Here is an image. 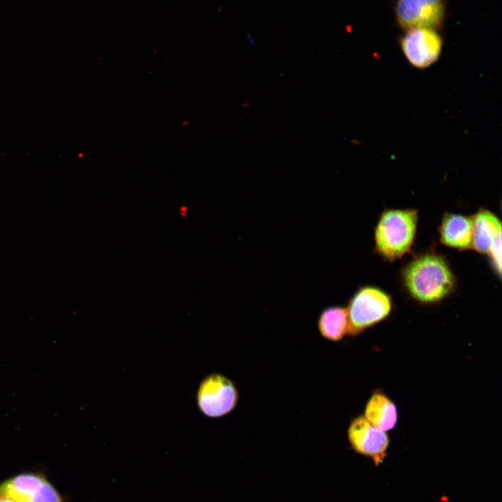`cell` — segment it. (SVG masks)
Wrapping results in <instances>:
<instances>
[{
	"mask_svg": "<svg viewBox=\"0 0 502 502\" xmlns=\"http://www.w3.org/2000/svg\"><path fill=\"white\" fill-rule=\"evenodd\" d=\"M401 279L408 295L423 304L443 301L456 287V277L448 261L434 252L413 257L402 268Z\"/></svg>",
	"mask_w": 502,
	"mask_h": 502,
	"instance_id": "obj_1",
	"label": "cell"
},
{
	"mask_svg": "<svg viewBox=\"0 0 502 502\" xmlns=\"http://www.w3.org/2000/svg\"><path fill=\"white\" fill-rule=\"evenodd\" d=\"M418 211L414 208H390L380 214L374 228V251L393 261L408 253L414 243Z\"/></svg>",
	"mask_w": 502,
	"mask_h": 502,
	"instance_id": "obj_2",
	"label": "cell"
},
{
	"mask_svg": "<svg viewBox=\"0 0 502 502\" xmlns=\"http://www.w3.org/2000/svg\"><path fill=\"white\" fill-rule=\"evenodd\" d=\"M346 310L347 335L354 337L388 317L393 310V301L383 289L365 285L352 295Z\"/></svg>",
	"mask_w": 502,
	"mask_h": 502,
	"instance_id": "obj_3",
	"label": "cell"
},
{
	"mask_svg": "<svg viewBox=\"0 0 502 502\" xmlns=\"http://www.w3.org/2000/svg\"><path fill=\"white\" fill-rule=\"evenodd\" d=\"M238 399V390L227 376L215 373L201 381L197 392V404L204 416L215 418L231 412Z\"/></svg>",
	"mask_w": 502,
	"mask_h": 502,
	"instance_id": "obj_4",
	"label": "cell"
},
{
	"mask_svg": "<svg viewBox=\"0 0 502 502\" xmlns=\"http://www.w3.org/2000/svg\"><path fill=\"white\" fill-rule=\"evenodd\" d=\"M406 31L400 45L407 61L418 68H425L434 63L440 56L443 45L436 30L413 28Z\"/></svg>",
	"mask_w": 502,
	"mask_h": 502,
	"instance_id": "obj_5",
	"label": "cell"
},
{
	"mask_svg": "<svg viewBox=\"0 0 502 502\" xmlns=\"http://www.w3.org/2000/svg\"><path fill=\"white\" fill-rule=\"evenodd\" d=\"M395 16L404 29L430 28L436 30L445 17L443 0H397Z\"/></svg>",
	"mask_w": 502,
	"mask_h": 502,
	"instance_id": "obj_6",
	"label": "cell"
},
{
	"mask_svg": "<svg viewBox=\"0 0 502 502\" xmlns=\"http://www.w3.org/2000/svg\"><path fill=\"white\" fill-rule=\"evenodd\" d=\"M349 442L358 454L370 458L376 466L387 455L390 439L386 432L372 425L363 416L355 418L347 429Z\"/></svg>",
	"mask_w": 502,
	"mask_h": 502,
	"instance_id": "obj_7",
	"label": "cell"
},
{
	"mask_svg": "<svg viewBox=\"0 0 502 502\" xmlns=\"http://www.w3.org/2000/svg\"><path fill=\"white\" fill-rule=\"evenodd\" d=\"M473 216L445 213L439 227L440 243L458 250L471 249Z\"/></svg>",
	"mask_w": 502,
	"mask_h": 502,
	"instance_id": "obj_8",
	"label": "cell"
},
{
	"mask_svg": "<svg viewBox=\"0 0 502 502\" xmlns=\"http://www.w3.org/2000/svg\"><path fill=\"white\" fill-rule=\"evenodd\" d=\"M471 249L487 254L496 240L501 237V222L493 212L480 208L473 215Z\"/></svg>",
	"mask_w": 502,
	"mask_h": 502,
	"instance_id": "obj_9",
	"label": "cell"
},
{
	"mask_svg": "<svg viewBox=\"0 0 502 502\" xmlns=\"http://www.w3.org/2000/svg\"><path fill=\"white\" fill-rule=\"evenodd\" d=\"M363 416L374 427L387 432L397 422V409L395 403L381 390H375L369 398Z\"/></svg>",
	"mask_w": 502,
	"mask_h": 502,
	"instance_id": "obj_10",
	"label": "cell"
},
{
	"mask_svg": "<svg viewBox=\"0 0 502 502\" xmlns=\"http://www.w3.org/2000/svg\"><path fill=\"white\" fill-rule=\"evenodd\" d=\"M320 335L326 340L337 342L347 335V313L346 307L330 306L320 313L318 322Z\"/></svg>",
	"mask_w": 502,
	"mask_h": 502,
	"instance_id": "obj_11",
	"label": "cell"
},
{
	"mask_svg": "<svg viewBox=\"0 0 502 502\" xmlns=\"http://www.w3.org/2000/svg\"><path fill=\"white\" fill-rule=\"evenodd\" d=\"M487 254L490 258L493 268L500 277L501 274V237L496 240Z\"/></svg>",
	"mask_w": 502,
	"mask_h": 502,
	"instance_id": "obj_12",
	"label": "cell"
}]
</instances>
